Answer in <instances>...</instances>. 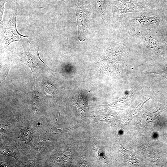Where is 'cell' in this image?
<instances>
[{"instance_id": "obj_1", "label": "cell", "mask_w": 167, "mask_h": 167, "mask_svg": "<svg viewBox=\"0 0 167 167\" xmlns=\"http://www.w3.org/2000/svg\"><path fill=\"white\" fill-rule=\"evenodd\" d=\"M125 25L130 32L144 29L157 30L163 25L164 18L160 8L127 13L123 17Z\"/></svg>"}, {"instance_id": "obj_2", "label": "cell", "mask_w": 167, "mask_h": 167, "mask_svg": "<svg viewBox=\"0 0 167 167\" xmlns=\"http://www.w3.org/2000/svg\"><path fill=\"white\" fill-rule=\"evenodd\" d=\"M22 43L24 49L23 52L17 53L9 50L19 56V62L25 64L31 69L35 80L41 73L48 70L49 67L40 57V46L37 44L27 38Z\"/></svg>"}, {"instance_id": "obj_3", "label": "cell", "mask_w": 167, "mask_h": 167, "mask_svg": "<svg viewBox=\"0 0 167 167\" xmlns=\"http://www.w3.org/2000/svg\"><path fill=\"white\" fill-rule=\"evenodd\" d=\"M16 11H13L8 22L0 26V46L2 52L7 49L12 42H22L28 36H23L18 31L16 26Z\"/></svg>"}, {"instance_id": "obj_4", "label": "cell", "mask_w": 167, "mask_h": 167, "mask_svg": "<svg viewBox=\"0 0 167 167\" xmlns=\"http://www.w3.org/2000/svg\"><path fill=\"white\" fill-rule=\"evenodd\" d=\"M131 32L135 38H139L143 41L156 54L161 56H163L162 43H165L158 29H144Z\"/></svg>"}, {"instance_id": "obj_5", "label": "cell", "mask_w": 167, "mask_h": 167, "mask_svg": "<svg viewBox=\"0 0 167 167\" xmlns=\"http://www.w3.org/2000/svg\"><path fill=\"white\" fill-rule=\"evenodd\" d=\"M113 12L120 17L126 14L147 10L153 6L145 0H112Z\"/></svg>"}, {"instance_id": "obj_6", "label": "cell", "mask_w": 167, "mask_h": 167, "mask_svg": "<svg viewBox=\"0 0 167 167\" xmlns=\"http://www.w3.org/2000/svg\"><path fill=\"white\" fill-rule=\"evenodd\" d=\"M76 13L79 37L81 36L80 37L81 40H82L83 39V38H85L86 37V32L87 31L86 29L88 28L87 21H86L87 17L84 10L78 6L76 8Z\"/></svg>"}, {"instance_id": "obj_7", "label": "cell", "mask_w": 167, "mask_h": 167, "mask_svg": "<svg viewBox=\"0 0 167 167\" xmlns=\"http://www.w3.org/2000/svg\"><path fill=\"white\" fill-rule=\"evenodd\" d=\"M75 105L80 110H83L85 112L88 108V105L87 101L81 98L80 96H79L75 98Z\"/></svg>"}, {"instance_id": "obj_8", "label": "cell", "mask_w": 167, "mask_h": 167, "mask_svg": "<svg viewBox=\"0 0 167 167\" xmlns=\"http://www.w3.org/2000/svg\"><path fill=\"white\" fill-rule=\"evenodd\" d=\"M158 31L165 44H167V25L162 27Z\"/></svg>"}, {"instance_id": "obj_9", "label": "cell", "mask_w": 167, "mask_h": 167, "mask_svg": "<svg viewBox=\"0 0 167 167\" xmlns=\"http://www.w3.org/2000/svg\"><path fill=\"white\" fill-rule=\"evenodd\" d=\"M12 0H0V25H3V22L2 20L3 14L4 11V5L7 2L11 1Z\"/></svg>"}, {"instance_id": "obj_10", "label": "cell", "mask_w": 167, "mask_h": 167, "mask_svg": "<svg viewBox=\"0 0 167 167\" xmlns=\"http://www.w3.org/2000/svg\"><path fill=\"white\" fill-rule=\"evenodd\" d=\"M147 74H154L159 75L162 76L167 79V67H165V69L164 70L159 72H147Z\"/></svg>"}, {"instance_id": "obj_11", "label": "cell", "mask_w": 167, "mask_h": 167, "mask_svg": "<svg viewBox=\"0 0 167 167\" xmlns=\"http://www.w3.org/2000/svg\"><path fill=\"white\" fill-rule=\"evenodd\" d=\"M160 8L163 12L165 20L166 21L167 25V3Z\"/></svg>"}, {"instance_id": "obj_12", "label": "cell", "mask_w": 167, "mask_h": 167, "mask_svg": "<svg viewBox=\"0 0 167 167\" xmlns=\"http://www.w3.org/2000/svg\"><path fill=\"white\" fill-rule=\"evenodd\" d=\"M96 0L99 5V6L100 7V8H101L102 10L101 4L102 2H103V0Z\"/></svg>"}, {"instance_id": "obj_13", "label": "cell", "mask_w": 167, "mask_h": 167, "mask_svg": "<svg viewBox=\"0 0 167 167\" xmlns=\"http://www.w3.org/2000/svg\"><path fill=\"white\" fill-rule=\"evenodd\" d=\"M165 45H166L165 50H166V54H167V44H165Z\"/></svg>"}]
</instances>
